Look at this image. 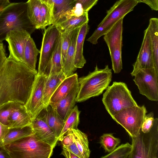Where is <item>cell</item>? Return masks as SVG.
Listing matches in <instances>:
<instances>
[{
    "label": "cell",
    "instance_id": "19",
    "mask_svg": "<svg viewBox=\"0 0 158 158\" xmlns=\"http://www.w3.org/2000/svg\"><path fill=\"white\" fill-rule=\"evenodd\" d=\"M123 18L119 19L108 31L103 35L104 40L108 47L109 52L123 45Z\"/></svg>",
    "mask_w": 158,
    "mask_h": 158
},
{
    "label": "cell",
    "instance_id": "15",
    "mask_svg": "<svg viewBox=\"0 0 158 158\" xmlns=\"http://www.w3.org/2000/svg\"><path fill=\"white\" fill-rule=\"evenodd\" d=\"M9 121L8 127L11 130L30 126L32 118L24 105L18 103L11 113Z\"/></svg>",
    "mask_w": 158,
    "mask_h": 158
},
{
    "label": "cell",
    "instance_id": "36",
    "mask_svg": "<svg viewBox=\"0 0 158 158\" xmlns=\"http://www.w3.org/2000/svg\"><path fill=\"white\" fill-rule=\"evenodd\" d=\"M154 121L153 112L146 114L141 127V131L144 133L149 132L153 125Z\"/></svg>",
    "mask_w": 158,
    "mask_h": 158
},
{
    "label": "cell",
    "instance_id": "30",
    "mask_svg": "<svg viewBox=\"0 0 158 158\" xmlns=\"http://www.w3.org/2000/svg\"><path fill=\"white\" fill-rule=\"evenodd\" d=\"M61 43L62 36L61 33L52 57L48 75L58 73L62 70Z\"/></svg>",
    "mask_w": 158,
    "mask_h": 158
},
{
    "label": "cell",
    "instance_id": "34",
    "mask_svg": "<svg viewBox=\"0 0 158 158\" xmlns=\"http://www.w3.org/2000/svg\"><path fill=\"white\" fill-rule=\"evenodd\" d=\"M17 104L18 103H9L0 108V122L8 126L10 114Z\"/></svg>",
    "mask_w": 158,
    "mask_h": 158
},
{
    "label": "cell",
    "instance_id": "1",
    "mask_svg": "<svg viewBox=\"0 0 158 158\" xmlns=\"http://www.w3.org/2000/svg\"><path fill=\"white\" fill-rule=\"evenodd\" d=\"M37 73L36 70L7 57L0 70V108L11 103L24 105L30 96Z\"/></svg>",
    "mask_w": 158,
    "mask_h": 158
},
{
    "label": "cell",
    "instance_id": "18",
    "mask_svg": "<svg viewBox=\"0 0 158 158\" xmlns=\"http://www.w3.org/2000/svg\"><path fill=\"white\" fill-rule=\"evenodd\" d=\"M66 77L62 71L46 76L43 91V102L45 107L49 104L52 95Z\"/></svg>",
    "mask_w": 158,
    "mask_h": 158
},
{
    "label": "cell",
    "instance_id": "5",
    "mask_svg": "<svg viewBox=\"0 0 158 158\" xmlns=\"http://www.w3.org/2000/svg\"><path fill=\"white\" fill-rule=\"evenodd\" d=\"M102 102L111 117L122 109L138 105L127 85L122 82H113L103 95Z\"/></svg>",
    "mask_w": 158,
    "mask_h": 158
},
{
    "label": "cell",
    "instance_id": "12",
    "mask_svg": "<svg viewBox=\"0 0 158 158\" xmlns=\"http://www.w3.org/2000/svg\"><path fill=\"white\" fill-rule=\"evenodd\" d=\"M45 77L44 75H37L30 96L24 105L32 120L45 107L43 102V91Z\"/></svg>",
    "mask_w": 158,
    "mask_h": 158
},
{
    "label": "cell",
    "instance_id": "27",
    "mask_svg": "<svg viewBox=\"0 0 158 158\" xmlns=\"http://www.w3.org/2000/svg\"><path fill=\"white\" fill-rule=\"evenodd\" d=\"M88 12H85L79 16H74L56 23L55 25L61 32L65 30H72L80 27L86 22H88Z\"/></svg>",
    "mask_w": 158,
    "mask_h": 158
},
{
    "label": "cell",
    "instance_id": "17",
    "mask_svg": "<svg viewBox=\"0 0 158 158\" xmlns=\"http://www.w3.org/2000/svg\"><path fill=\"white\" fill-rule=\"evenodd\" d=\"M78 83L77 73L66 77L61 82L51 97L49 104L52 106L67 95Z\"/></svg>",
    "mask_w": 158,
    "mask_h": 158
},
{
    "label": "cell",
    "instance_id": "31",
    "mask_svg": "<svg viewBox=\"0 0 158 158\" xmlns=\"http://www.w3.org/2000/svg\"><path fill=\"white\" fill-rule=\"evenodd\" d=\"M120 139L115 138L113 133L103 134L100 137V143L105 151L110 152L113 151L120 143Z\"/></svg>",
    "mask_w": 158,
    "mask_h": 158
},
{
    "label": "cell",
    "instance_id": "6",
    "mask_svg": "<svg viewBox=\"0 0 158 158\" xmlns=\"http://www.w3.org/2000/svg\"><path fill=\"white\" fill-rule=\"evenodd\" d=\"M132 150L127 158H158V119L146 133L140 130L135 137H131Z\"/></svg>",
    "mask_w": 158,
    "mask_h": 158
},
{
    "label": "cell",
    "instance_id": "43",
    "mask_svg": "<svg viewBox=\"0 0 158 158\" xmlns=\"http://www.w3.org/2000/svg\"><path fill=\"white\" fill-rule=\"evenodd\" d=\"M60 154L63 155L64 157L67 158H78L77 156L71 151L64 148H63Z\"/></svg>",
    "mask_w": 158,
    "mask_h": 158
},
{
    "label": "cell",
    "instance_id": "32",
    "mask_svg": "<svg viewBox=\"0 0 158 158\" xmlns=\"http://www.w3.org/2000/svg\"><path fill=\"white\" fill-rule=\"evenodd\" d=\"M132 146L128 143L122 144L108 154L102 158H127L132 150Z\"/></svg>",
    "mask_w": 158,
    "mask_h": 158
},
{
    "label": "cell",
    "instance_id": "21",
    "mask_svg": "<svg viewBox=\"0 0 158 158\" xmlns=\"http://www.w3.org/2000/svg\"><path fill=\"white\" fill-rule=\"evenodd\" d=\"M89 28L88 22H86L80 28L75 46L74 64L77 68H82L86 63L83 55V46L85 36Z\"/></svg>",
    "mask_w": 158,
    "mask_h": 158
},
{
    "label": "cell",
    "instance_id": "33",
    "mask_svg": "<svg viewBox=\"0 0 158 158\" xmlns=\"http://www.w3.org/2000/svg\"><path fill=\"white\" fill-rule=\"evenodd\" d=\"M74 30H65L60 32L62 36L61 50L63 67L64 64L67 52L70 44Z\"/></svg>",
    "mask_w": 158,
    "mask_h": 158
},
{
    "label": "cell",
    "instance_id": "28",
    "mask_svg": "<svg viewBox=\"0 0 158 158\" xmlns=\"http://www.w3.org/2000/svg\"><path fill=\"white\" fill-rule=\"evenodd\" d=\"M74 142L81 152L83 158L89 157L90 151L89 148L87 135L78 128L72 129Z\"/></svg>",
    "mask_w": 158,
    "mask_h": 158
},
{
    "label": "cell",
    "instance_id": "11",
    "mask_svg": "<svg viewBox=\"0 0 158 158\" xmlns=\"http://www.w3.org/2000/svg\"><path fill=\"white\" fill-rule=\"evenodd\" d=\"M30 35L26 30L20 28L10 31L7 34L5 40L8 44V58L23 63L24 48Z\"/></svg>",
    "mask_w": 158,
    "mask_h": 158
},
{
    "label": "cell",
    "instance_id": "38",
    "mask_svg": "<svg viewBox=\"0 0 158 158\" xmlns=\"http://www.w3.org/2000/svg\"><path fill=\"white\" fill-rule=\"evenodd\" d=\"M62 146H68L74 142L73 135L72 129L69 130L63 137L61 141Z\"/></svg>",
    "mask_w": 158,
    "mask_h": 158
},
{
    "label": "cell",
    "instance_id": "23",
    "mask_svg": "<svg viewBox=\"0 0 158 158\" xmlns=\"http://www.w3.org/2000/svg\"><path fill=\"white\" fill-rule=\"evenodd\" d=\"M148 28L152 52L154 67L158 73V19L153 18L149 20Z\"/></svg>",
    "mask_w": 158,
    "mask_h": 158
},
{
    "label": "cell",
    "instance_id": "14",
    "mask_svg": "<svg viewBox=\"0 0 158 158\" xmlns=\"http://www.w3.org/2000/svg\"><path fill=\"white\" fill-rule=\"evenodd\" d=\"M31 126L35 135L53 148H55L58 139L54 131L47 124L41 111L32 120Z\"/></svg>",
    "mask_w": 158,
    "mask_h": 158
},
{
    "label": "cell",
    "instance_id": "26",
    "mask_svg": "<svg viewBox=\"0 0 158 158\" xmlns=\"http://www.w3.org/2000/svg\"><path fill=\"white\" fill-rule=\"evenodd\" d=\"M31 125L22 128L10 130L3 141L0 143L2 147L33 134Z\"/></svg>",
    "mask_w": 158,
    "mask_h": 158
},
{
    "label": "cell",
    "instance_id": "44",
    "mask_svg": "<svg viewBox=\"0 0 158 158\" xmlns=\"http://www.w3.org/2000/svg\"><path fill=\"white\" fill-rule=\"evenodd\" d=\"M10 3L9 0H0V12Z\"/></svg>",
    "mask_w": 158,
    "mask_h": 158
},
{
    "label": "cell",
    "instance_id": "10",
    "mask_svg": "<svg viewBox=\"0 0 158 158\" xmlns=\"http://www.w3.org/2000/svg\"><path fill=\"white\" fill-rule=\"evenodd\" d=\"M133 80L140 94L150 100L158 101V73L154 67L142 69L134 76Z\"/></svg>",
    "mask_w": 158,
    "mask_h": 158
},
{
    "label": "cell",
    "instance_id": "22",
    "mask_svg": "<svg viewBox=\"0 0 158 158\" xmlns=\"http://www.w3.org/2000/svg\"><path fill=\"white\" fill-rule=\"evenodd\" d=\"M80 27L74 29L68 49L62 71L66 77L73 75L77 70L74 64L75 46L77 37Z\"/></svg>",
    "mask_w": 158,
    "mask_h": 158
},
{
    "label": "cell",
    "instance_id": "42",
    "mask_svg": "<svg viewBox=\"0 0 158 158\" xmlns=\"http://www.w3.org/2000/svg\"><path fill=\"white\" fill-rule=\"evenodd\" d=\"M10 130L7 125L0 122V143L1 142Z\"/></svg>",
    "mask_w": 158,
    "mask_h": 158
},
{
    "label": "cell",
    "instance_id": "24",
    "mask_svg": "<svg viewBox=\"0 0 158 158\" xmlns=\"http://www.w3.org/2000/svg\"><path fill=\"white\" fill-rule=\"evenodd\" d=\"M40 51L37 48L33 39L30 37L27 40L23 52V63L30 69L36 70L37 56Z\"/></svg>",
    "mask_w": 158,
    "mask_h": 158
},
{
    "label": "cell",
    "instance_id": "7",
    "mask_svg": "<svg viewBox=\"0 0 158 158\" xmlns=\"http://www.w3.org/2000/svg\"><path fill=\"white\" fill-rule=\"evenodd\" d=\"M138 2L136 0H118L107 11L106 15L87 40L93 44L108 31L120 19L132 11Z\"/></svg>",
    "mask_w": 158,
    "mask_h": 158
},
{
    "label": "cell",
    "instance_id": "35",
    "mask_svg": "<svg viewBox=\"0 0 158 158\" xmlns=\"http://www.w3.org/2000/svg\"><path fill=\"white\" fill-rule=\"evenodd\" d=\"M85 12H86L84 11L81 5L79 3H76L73 7L65 13L60 22L69 19L72 17L80 16Z\"/></svg>",
    "mask_w": 158,
    "mask_h": 158
},
{
    "label": "cell",
    "instance_id": "16",
    "mask_svg": "<svg viewBox=\"0 0 158 158\" xmlns=\"http://www.w3.org/2000/svg\"><path fill=\"white\" fill-rule=\"evenodd\" d=\"M79 89L78 83L67 95L56 104L52 106L64 122L75 106Z\"/></svg>",
    "mask_w": 158,
    "mask_h": 158
},
{
    "label": "cell",
    "instance_id": "45",
    "mask_svg": "<svg viewBox=\"0 0 158 158\" xmlns=\"http://www.w3.org/2000/svg\"><path fill=\"white\" fill-rule=\"evenodd\" d=\"M9 158L6 153L4 150L0 147V158Z\"/></svg>",
    "mask_w": 158,
    "mask_h": 158
},
{
    "label": "cell",
    "instance_id": "13",
    "mask_svg": "<svg viewBox=\"0 0 158 158\" xmlns=\"http://www.w3.org/2000/svg\"><path fill=\"white\" fill-rule=\"evenodd\" d=\"M133 69L131 73L132 77L140 69L154 67L152 52L148 27L144 31V37L136 60L133 64Z\"/></svg>",
    "mask_w": 158,
    "mask_h": 158
},
{
    "label": "cell",
    "instance_id": "2",
    "mask_svg": "<svg viewBox=\"0 0 158 158\" xmlns=\"http://www.w3.org/2000/svg\"><path fill=\"white\" fill-rule=\"evenodd\" d=\"M27 2L10 3L0 12V43L10 31L20 28L31 34L35 29L29 19Z\"/></svg>",
    "mask_w": 158,
    "mask_h": 158
},
{
    "label": "cell",
    "instance_id": "29",
    "mask_svg": "<svg viewBox=\"0 0 158 158\" xmlns=\"http://www.w3.org/2000/svg\"><path fill=\"white\" fill-rule=\"evenodd\" d=\"M81 111L78 110L77 106H75L65 121L64 125L58 140L61 141L63 136L69 130L77 128L80 122L79 115Z\"/></svg>",
    "mask_w": 158,
    "mask_h": 158
},
{
    "label": "cell",
    "instance_id": "25",
    "mask_svg": "<svg viewBox=\"0 0 158 158\" xmlns=\"http://www.w3.org/2000/svg\"><path fill=\"white\" fill-rule=\"evenodd\" d=\"M53 4L54 6V24L61 21L63 16L76 3L73 0H43Z\"/></svg>",
    "mask_w": 158,
    "mask_h": 158
},
{
    "label": "cell",
    "instance_id": "9",
    "mask_svg": "<svg viewBox=\"0 0 158 158\" xmlns=\"http://www.w3.org/2000/svg\"><path fill=\"white\" fill-rule=\"evenodd\" d=\"M61 33L55 24L45 30L40 51L37 75L48 76L52 57Z\"/></svg>",
    "mask_w": 158,
    "mask_h": 158
},
{
    "label": "cell",
    "instance_id": "39",
    "mask_svg": "<svg viewBox=\"0 0 158 158\" xmlns=\"http://www.w3.org/2000/svg\"><path fill=\"white\" fill-rule=\"evenodd\" d=\"M63 148L68 150L77 156L78 158H83V157L74 142L71 145L68 146H63Z\"/></svg>",
    "mask_w": 158,
    "mask_h": 158
},
{
    "label": "cell",
    "instance_id": "20",
    "mask_svg": "<svg viewBox=\"0 0 158 158\" xmlns=\"http://www.w3.org/2000/svg\"><path fill=\"white\" fill-rule=\"evenodd\" d=\"M41 111L47 124L54 131L58 139L64 125L65 122L60 116L56 110L49 104Z\"/></svg>",
    "mask_w": 158,
    "mask_h": 158
},
{
    "label": "cell",
    "instance_id": "37",
    "mask_svg": "<svg viewBox=\"0 0 158 158\" xmlns=\"http://www.w3.org/2000/svg\"><path fill=\"white\" fill-rule=\"evenodd\" d=\"M98 0H73L76 3L81 4L85 12H88L94 6Z\"/></svg>",
    "mask_w": 158,
    "mask_h": 158
},
{
    "label": "cell",
    "instance_id": "8",
    "mask_svg": "<svg viewBox=\"0 0 158 158\" xmlns=\"http://www.w3.org/2000/svg\"><path fill=\"white\" fill-rule=\"evenodd\" d=\"M147 113L144 105H137L123 109L111 117L133 137L136 136L141 130Z\"/></svg>",
    "mask_w": 158,
    "mask_h": 158
},
{
    "label": "cell",
    "instance_id": "4",
    "mask_svg": "<svg viewBox=\"0 0 158 158\" xmlns=\"http://www.w3.org/2000/svg\"><path fill=\"white\" fill-rule=\"evenodd\" d=\"M112 77V70L108 65L99 69L96 64L93 71L78 78L79 89L76 102H83L102 94L109 86Z\"/></svg>",
    "mask_w": 158,
    "mask_h": 158
},
{
    "label": "cell",
    "instance_id": "40",
    "mask_svg": "<svg viewBox=\"0 0 158 158\" xmlns=\"http://www.w3.org/2000/svg\"><path fill=\"white\" fill-rule=\"evenodd\" d=\"M138 3L142 2L148 6L153 10H158V0H136Z\"/></svg>",
    "mask_w": 158,
    "mask_h": 158
},
{
    "label": "cell",
    "instance_id": "41",
    "mask_svg": "<svg viewBox=\"0 0 158 158\" xmlns=\"http://www.w3.org/2000/svg\"><path fill=\"white\" fill-rule=\"evenodd\" d=\"M7 57L4 45L2 43H0V70L2 68Z\"/></svg>",
    "mask_w": 158,
    "mask_h": 158
},
{
    "label": "cell",
    "instance_id": "3",
    "mask_svg": "<svg viewBox=\"0 0 158 158\" xmlns=\"http://www.w3.org/2000/svg\"><path fill=\"white\" fill-rule=\"evenodd\" d=\"M1 148L11 158H49L53 149L34 134Z\"/></svg>",
    "mask_w": 158,
    "mask_h": 158
}]
</instances>
